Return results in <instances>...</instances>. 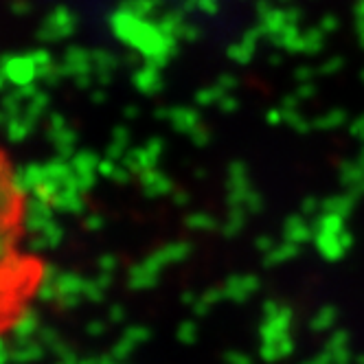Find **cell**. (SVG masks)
<instances>
[{
    "label": "cell",
    "instance_id": "obj_1",
    "mask_svg": "<svg viewBox=\"0 0 364 364\" xmlns=\"http://www.w3.org/2000/svg\"><path fill=\"white\" fill-rule=\"evenodd\" d=\"M44 279V259L29 244L27 196L9 154L0 147V338L27 321Z\"/></svg>",
    "mask_w": 364,
    "mask_h": 364
}]
</instances>
